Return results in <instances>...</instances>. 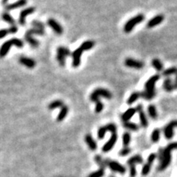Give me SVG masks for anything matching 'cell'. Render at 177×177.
<instances>
[{
	"mask_svg": "<svg viewBox=\"0 0 177 177\" xmlns=\"http://www.w3.org/2000/svg\"><path fill=\"white\" fill-rule=\"evenodd\" d=\"M163 88L167 92H171L172 90H175L174 84L172 83V80L170 78H167L163 82Z\"/></svg>",
	"mask_w": 177,
	"mask_h": 177,
	"instance_id": "21",
	"label": "cell"
},
{
	"mask_svg": "<svg viewBox=\"0 0 177 177\" xmlns=\"http://www.w3.org/2000/svg\"><path fill=\"white\" fill-rule=\"evenodd\" d=\"M152 65H153V67L157 72H161L162 70V68H163V65H162V62L160 61L159 59L157 58L153 59V61H152Z\"/></svg>",
	"mask_w": 177,
	"mask_h": 177,
	"instance_id": "27",
	"label": "cell"
},
{
	"mask_svg": "<svg viewBox=\"0 0 177 177\" xmlns=\"http://www.w3.org/2000/svg\"><path fill=\"white\" fill-rule=\"evenodd\" d=\"M100 96H103V97H104L107 99H111L112 98V94L108 90H105V89H103V88H98V89H96L91 94V95H90V100L92 101V102L97 103L98 101H100L99 100V97Z\"/></svg>",
	"mask_w": 177,
	"mask_h": 177,
	"instance_id": "3",
	"label": "cell"
},
{
	"mask_svg": "<svg viewBox=\"0 0 177 177\" xmlns=\"http://www.w3.org/2000/svg\"><path fill=\"white\" fill-rule=\"evenodd\" d=\"M67 113H68V108H67L66 105H64L62 108V109H61V112H60L58 115H57V121H63L64 118H66V116H67Z\"/></svg>",
	"mask_w": 177,
	"mask_h": 177,
	"instance_id": "22",
	"label": "cell"
},
{
	"mask_svg": "<svg viewBox=\"0 0 177 177\" xmlns=\"http://www.w3.org/2000/svg\"><path fill=\"white\" fill-rule=\"evenodd\" d=\"M94 41L93 40H87V41L84 42L81 45H80V49H82L83 51H87V50H90V49H93L94 46Z\"/></svg>",
	"mask_w": 177,
	"mask_h": 177,
	"instance_id": "23",
	"label": "cell"
},
{
	"mask_svg": "<svg viewBox=\"0 0 177 177\" xmlns=\"http://www.w3.org/2000/svg\"><path fill=\"white\" fill-rule=\"evenodd\" d=\"M131 149H129V148H124V149H122L120 151V153H119V154L121 155V156H126V155H127V154H129L130 153H131Z\"/></svg>",
	"mask_w": 177,
	"mask_h": 177,
	"instance_id": "43",
	"label": "cell"
},
{
	"mask_svg": "<svg viewBox=\"0 0 177 177\" xmlns=\"http://www.w3.org/2000/svg\"><path fill=\"white\" fill-rule=\"evenodd\" d=\"M85 139L86 143H87L88 146H89V148H90L91 150H95V149H97V144H96L94 139H93L91 135H90V134L86 135L85 137Z\"/></svg>",
	"mask_w": 177,
	"mask_h": 177,
	"instance_id": "18",
	"label": "cell"
},
{
	"mask_svg": "<svg viewBox=\"0 0 177 177\" xmlns=\"http://www.w3.org/2000/svg\"><path fill=\"white\" fill-rule=\"evenodd\" d=\"M175 127H177L176 120H175V121H171L167 126H166V127H165L164 135L167 139H172L173 135H174V132H173V128H175Z\"/></svg>",
	"mask_w": 177,
	"mask_h": 177,
	"instance_id": "10",
	"label": "cell"
},
{
	"mask_svg": "<svg viewBox=\"0 0 177 177\" xmlns=\"http://www.w3.org/2000/svg\"><path fill=\"white\" fill-rule=\"evenodd\" d=\"M122 142H123L124 148H126L128 146L130 142H131V135L128 132H126L122 136Z\"/></svg>",
	"mask_w": 177,
	"mask_h": 177,
	"instance_id": "33",
	"label": "cell"
},
{
	"mask_svg": "<svg viewBox=\"0 0 177 177\" xmlns=\"http://www.w3.org/2000/svg\"><path fill=\"white\" fill-rule=\"evenodd\" d=\"M148 112H149V114L150 116V117L153 120H156L157 118V109L155 108V106L151 104V105L149 106L148 108Z\"/></svg>",
	"mask_w": 177,
	"mask_h": 177,
	"instance_id": "25",
	"label": "cell"
},
{
	"mask_svg": "<svg viewBox=\"0 0 177 177\" xmlns=\"http://www.w3.org/2000/svg\"><path fill=\"white\" fill-rule=\"evenodd\" d=\"M25 37H26V41L31 44V46L32 47V48H37V47L39 46V43L36 39H35L33 38L32 35H31V34L29 33V32H27V31L26 32V35H25Z\"/></svg>",
	"mask_w": 177,
	"mask_h": 177,
	"instance_id": "20",
	"label": "cell"
},
{
	"mask_svg": "<svg viewBox=\"0 0 177 177\" xmlns=\"http://www.w3.org/2000/svg\"><path fill=\"white\" fill-rule=\"evenodd\" d=\"M177 74V68L176 67H171L168 69L165 70L164 72H162V75L164 76H170L171 75H176Z\"/></svg>",
	"mask_w": 177,
	"mask_h": 177,
	"instance_id": "32",
	"label": "cell"
},
{
	"mask_svg": "<svg viewBox=\"0 0 177 177\" xmlns=\"http://www.w3.org/2000/svg\"><path fill=\"white\" fill-rule=\"evenodd\" d=\"M107 132H108L107 126H101L100 128L98 129V139H103Z\"/></svg>",
	"mask_w": 177,
	"mask_h": 177,
	"instance_id": "34",
	"label": "cell"
},
{
	"mask_svg": "<svg viewBox=\"0 0 177 177\" xmlns=\"http://www.w3.org/2000/svg\"><path fill=\"white\" fill-rule=\"evenodd\" d=\"M27 32L31 34V35H44V31H42V30H39V29H31V30H29Z\"/></svg>",
	"mask_w": 177,
	"mask_h": 177,
	"instance_id": "38",
	"label": "cell"
},
{
	"mask_svg": "<svg viewBox=\"0 0 177 177\" xmlns=\"http://www.w3.org/2000/svg\"><path fill=\"white\" fill-rule=\"evenodd\" d=\"M27 3V0H17V2L11 4H7L5 7V9L7 11H11L13 9H17L19 8L23 7Z\"/></svg>",
	"mask_w": 177,
	"mask_h": 177,
	"instance_id": "15",
	"label": "cell"
},
{
	"mask_svg": "<svg viewBox=\"0 0 177 177\" xmlns=\"http://www.w3.org/2000/svg\"><path fill=\"white\" fill-rule=\"evenodd\" d=\"M8 32H9V34H12V35L17 33V26L13 25V26H11L10 28L8 29Z\"/></svg>",
	"mask_w": 177,
	"mask_h": 177,
	"instance_id": "47",
	"label": "cell"
},
{
	"mask_svg": "<svg viewBox=\"0 0 177 177\" xmlns=\"http://www.w3.org/2000/svg\"><path fill=\"white\" fill-rule=\"evenodd\" d=\"M140 97V94L138 92H135L133 93L130 96V98H128V100H127V103L128 104H132L134 103L135 101H137L139 99V98Z\"/></svg>",
	"mask_w": 177,
	"mask_h": 177,
	"instance_id": "31",
	"label": "cell"
},
{
	"mask_svg": "<svg viewBox=\"0 0 177 177\" xmlns=\"http://www.w3.org/2000/svg\"><path fill=\"white\" fill-rule=\"evenodd\" d=\"M139 119H140V123H141V126L143 127H147L148 125H149V122H148V119H147V116L145 115L144 111H141L139 112Z\"/></svg>",
	"mask_w": 177,
	"mask_h": 177,
	"instance_id": "28",
	"label": "cell"
},
{
	"mask_svg": "<svg viewBox=\"0 0 177 177\" xmlns=\"http://www.w3.org/2000/svg\"><path fill=\"white\" fill-rule=\"evenodd\" d=\"M123 126L125 128L128 129V130H131V131H138L139 130V126L138 125H136L135 123H132V122H130V121H127V122H124Z\"/></svg>",
	"mask_w": 177,
	"mask_h": 177,
	"instance_id": "30",
	"label": "cell"
},
{
	"mask_svg": "<svg viewBox=\"0 0 177 177\" xmlns=\"http://www.w3.org/2000/svg\"><path fill=\"white\" fill-rule=\"evenodd\" d=\"M140 96L142 98H144V99L146 100H151L154 98L155 94H150V93H148L146 91H143V92L140 93Z\"/></svg>",
	"mask_w": 177,
	"mask_h": 177,
	"instance_id": "35",
	"label": "cell"
},
{
	"mask_svg": "<svg viewBox=\"0 0 177 177\" xmlns=\"http://www.w3.org/2000/svg\"><path fill=\"white\" fill-rule=\"evenodd\" d=\"M13 45V39H11L10 40L8 41H6L3 43V44L1 47L0 49V57H5L7 54L8 53V52L10 50L11 47Z\"/></svg>",
	"mask_w": 177,
	"mask_h": 177,
	"instance_id": "13",
	"label": "cell"
},
{
	"mask_svg": "<svg viewBox=\"0 0 177 177\" xmlns=\"http://www.w3.org/2000/svg\"><path fill=\"white\" fill-rule=\"evenodd\" d=\"M144 18H145V17H144V15H143V14H138V15L135 16V17L131 18V19L125 24V26H124V31H125L126 33H130V32L135 28V26L136 25L141 23L142 21H144Z\"/></svg>",
	"mask_w": 177,
	"mask_h": 177,
	"instance_id": "2",
	"label": "cell"
},
{
	"mask_svg": "<svg viewBox=\"0 0 177 177\" xmlns=\"http://www.w3.org/2000/svg\"><path fill=\"white\" fill-rule=\"evenodd\" d=\"M48 25L49 26V27L51 29H53L55 33L57 34V35H62V32H63V29L61 26V25L53 18H50L48 20Z\"/></svg>",
	"mask_w": 177,
	"mask_h": 177,
	"instance_id": "12",
	"label": "cell"
},
{
	"mask_svg": "<svg viewBox=\"0 0 177 177\" xmlns=\"http://www.w3.org/2000/svg\"><path fill=\"white\" fill-rule=\"evenodd\" d=\"M135 108H129L128 110H126V112H125L122 114V116H121V120H122L124 122H127V121H129V120L135 114Z\"/></svg>",
	"mask_w": 177,
	"mask_h": 177,
	"instance_id": "17",
	"label": "cell"
},
{
	"mask_svg": "<svg viewBox=\"0 0 177 177\" xmlns=\"http://www.w3.org/2000/svg\"><path fill=\"white\" fill-rule=\"evenodd\" d=\"M125 64H126V66L127 67L135 68V69H142L144 66L143 62H141V61H137L135 59L131 58V57H128V58L126 59Z\"/></svg>",
	"mask_w": 177,
	"mask_h": 177,
	"instance_id": "7",
	"label": "cell"
},
{
	"mask_svg": "<svg viewBox=\"0 0 177 177\" xmlns=\"http://www.w3.org/2000/svg\"><path fill=\"white\" fill-rule=\"evenodd\" d=\"M116 139H117V135L116 133L112 134L110 139L104 144V146H103V149H102V151H103V153H108L110 150H112L113 147H114V145H115Z\"/></svg>",
	"mask_w": 177,
	"mask_h": 177,
	"instance_id": "11",
	"label": "cell"
},
{
	"mask_svg": "<svg viewBox=\"0 0 177 177\" xmlns=\"http://www.w3.org/2000/svg\"><path fill=\"white\" fill-rule=\"evenodd\" d=\"M151 167L152 165L148 163V162H147L146 164H144V166L142 168V175H147L149 174L150 170H151Z\"/></svg>",
	"mask_w": 177,
	"mask_h": 177,
	"instance_id": "37",
	"label": "cell"
},
{
	"mask_svg": "<svg viewBox=\"0 0 177 177\" xmlns=\"http://www.w3.org/2000/svg\"><path fill=\"white\" fill-rule=\"evenodd\" d=\"M9 32H8V29H2L0 30V39L4 38L6 35H8Z\"/></svg>",
	"mask_w": 177,
	"mask_h": 177,
	"instance_id": "46",
	"label": "cell"
},
{
	"mask_svg": "<svg viewBox=\"0 0 177 177\" xmlns=\"http://www.w3.org/2000/svg\"><path fill=\"white\" fill-rule=\"evenodd\" d=\"M159 79V75H154L152 77H150L149 80H147V82L145 83V91L148 93H150V94H156V92H155V84Z\"/></svg>",
	"mask_w": 177,
	"mask_h": 177,
	"instance_id": "5",
	"label": "cell"
},
{
	"mask_svg": "<svg viewBox=\"0 0 177 177\" xmlns=\"http://www.w3.org/2000/svg\"><path fill=\"white\" fill-rule=\"evenodd\" d=\"M103 175H104V171H103V169L100 168L96 171L91 173L88 177H103Z\"/></svg>",
	"mask_w": 177,
	"mask_h": 177,
	"instance_id": "36",
	"label": "cell"
},
{
	"mask_svg": "<svg viewBox=\"0 0 177 177\" xmlns=\"http://www.w3.org/2000/svg\"><path fill=\"white\" fill-rule=\"evenodd\" d=\"M63 106H64V103H63L62 100H56L52 102L49 105L48 108H49V110H53V109H55V108H62Z\"/></svg>",
	"mask_w": 177,
	"mask_h": 177,
	"instance_id": "26",
	"label": "cell"
},
{
	"mask_svg": "<svg viewBox=\"0 0 177 177\" xmlns=\"http://www.w3.org/2000/svg\"><path fill=\"white\" fill-rule=\"evenodd\" d=\"M2 18H3V20L6 22H8V23L11 24L12 26H13L14 24H15V20H14V18L12 17V16L8 13H3L2 14Z\"/></svg>",
	"mask_w": 177,
	"mask_h": 177,
	"instance_id": "24",
	"label": "cell"
},
{
	"mask_svg": "<svg viewBox=\"0 0 177 177\" xmlns=\"http://www.w3.org/2000/svg\"><path fill=\"white\" fill-rule=\"evenodd\" d=\"M8 1H9V0H3V1H2V3H3V5H7V3H8Z\"/></svg>",
	"mask_w": 177,
	"mask_h": 177,
	"instance_id": "50",
	"label": "cell"
},
{
	"mask_svg": "<svg viewBox=\"0 0 177 177\" xmlns=\"http://www.w3.org/2000/svg\"><path fill=\"white\" fill-rule=\"evenodd\" d=\"M163 20H164V16L163 15L155 16L154 17H153L152 19L149 20L148 24H147V26H148V28H153L154 26H156L162 23Z\"/></svg>",
	"mask_w": 177,
	"mask_h": 177,
	"instance_id": "14",
	"label": "cell"
},
{
	"mask_svg": "<svg viewBox=\"0 0 177 177\" xmlns=\"http://www.w3.org/2000/svg\"><path fill=\"white\" fill-rule=\"evenodd\" d=\"M71 55V52L67 48L65 47H59L57 50V59L59 64L63 67L66 62V57Z\"/></svg>",
	"mask_w": 177,
	"mask_h": 177,
	"instance_id": "4",
	"label": "cell"
},
{
	"mask_svg": "<svg viewBox=\"0 0 177 177\" xmlns=\"http://www.w3.org/2000/svg\"><path fill=\"white\" fill-rule=\"evenodd\" d=\"M103 109V104L102 103L101 101H98L96 103V107H95V112L99 113L102 112V110Z\"/></svg>",
	"mask_w": 177,
	"mask_h": 177,
	"instance_id": "41",
	"label": "cell"
},
{
	"mask_svg": "<svg viewBox=\"0 0 177 177\" xmlns=\"http://www.w3.org/2000/svg\"><path fill=\"white\" fill-rule=\"evenodd\" d=\"M157 157V155L155 153H151L150 155L149 156V157H148V160H147V162L148 163H149V164H151L152 163L154 162V160L156 159Z\"/></svg>",
	"mask_w": 177,
	"mask_h": 177,
	"instance_id": "44",
	"label": "cell"
},
{
	"mask_svg": "<svg viewBox=\"0 0 177 177\" xmlns=\"http://www.w3.org/2000/svg\"><path fill=\"white\" fill-rule=\"evenodd\" d=\"M160 134H161V131H160L159 129H155V130L153 131V133H152V141L153 142V143H157V142L159 141Z\"/></svg>",
	"mask_w": 177,
	"mask_h": 177,
	"instance_id": "29",
	"label": "cell"
},
{
	"mask_svg": "<svg viewBox=\"0 0 177 177\" xmlns=\"http://www.w3.org/2000/svg\"><path fill=\"white\" fill-rule=\"evenodd\" d=\"M35 8H34V7L27 8L21 11V13H20V16H19V21H19V24L21 25V26H24L26 24V17L35 13Z\"/></svg>",
	"mask_w": 177,
	"mask_h": 177,
	"instance_id": "8",
	"label": "cell"
},
{
	"mask_svg": "<svg viewBox=\"0 0 177 177\" xmlns=\"http://www.w3.org/2000/svg\"><path fill=\"white\" fill-rule=\"evenodd\" d=\"M130 175L131 177H135L136 175V168L135 165L130 166Z\"/></svg>",
	"mask_w": 177,
	"mask_h": 177,
	"instance_id": "45",
	"label": "cell"
},
{
	"mask_svg": "<svg viewBox=\"0 0 177 177\" xmlns=\"http://www.w3.org/2000/svg\"><path fill=\"white\" fill-rule=\"evenodd\" d=\"M136 112H141V111H143V106L141 105V104H139V105L136 107Z\"/></svg>",
	"mask_w": 177,
	"mask_h": 177,
	"instance_id": "48",
	"label": "cell"
},
{
	"mask_svg": "<svg viewBox=\"0 0 177 177\" xmlns=\"http://www.w3.org/2000/svg\"><path fill=\"white\" fill-rule=\"evenodd\" d=\"M95 161L98 162V164H99L102 169H104V167L107 166L105 163V161H103L102 157L100 156H96L95 157Z\"/></svg>",
	"mask_w": 177,
	"mask_h": 177,
	"instance_id": "39",
	"label": "cell"
},
{
	"mask_svg": "<svg viewBox=\"0 0 177 177\" xmlns=\"http://www.w3.org/2000/svg\"><path fill=\"white\" fill-rule=\"evenodd\" d=\"M105 163L107 166L110 167L111 170H112L113 171L118 172V173H121V174H125V173H126V167H124L123 166L120 164L119 162H115V161L106 160Z\"/></svg>",
	"mask_w": 177,
	"mask_h": 177,
	"instance_id": "6",
	"label": "cell"
},
{
	"mask_svg": "<svg viewBox=\"0 0 177 177\" xmlns=\"http://www.w3.org/2000/svg\"><path fill=\"white\" fill-rule=\"evenodd\" d=\"M177 149V142L175 143H171V144H168L164 149H163V157H162V161L160 162L159 166L157 167V169L159 171H162L167 168L171 163V152L173 149Z\"/></svg>",
	"mask_w": 177,
	"mask_h": 177,
	"instance_id": "1",
	"label": "cell"
},
{
	"mask_svg": "<svg viewBox=\"0 0 177 177\" xmlns=\"http://www.w3.org/2000/svg\"><path fill=\"white\" fill-rule=\"evenodd\" d=\"M139 164V163H143V158H142V157L140 155H135L132 157H131L130 159L127 161V165H128L129 167L130 166H132V165L135 164Z\"/></svg>",
	"mask_w": 177,
	"mask_h": 177,
	"instance_id": "19",
	"label": "cell"
},
{
	"mask_svg": "<svg viewBox=\"0 0 177 177\" xmlns=\"http://www.w3.org/2000/svg\"><path fill=\"white\" fill-rule=\"evenodd\" d=\"M83 50L80 48L76 49L72 53V66L74 67H78L80 65L81 61V56H82Z\"/></svg>",
	"mask_w": 177,
	"mask_h": 177,
	"instance_id": "9",
	"label": "cell"
},
{
	"mask_svg": "<svg viewBox=\"0 0 177 177\" xmlns=\"http://www.w3.org/2000/svg\"><path fill=\"white\" fill-rule=\"evenodd\" d=\"M19 62L24 65L25 67H28V68H34L35 67V60L29 57H21L19 58Z\"/></svg>",
	"mask_w": 177,
	"mask_h": 177,
	"instance_id": "16",
	"label": "cell"
},
{
	"mask_svg": "<svg viewBox=\"0 0 177 177\" xmlns=\"http://www.w3.org/2000/svg\"><path fill=\"white\" fill-rule=\"evenodd\" d=\"M31 24L33 25L35 27V29H39V30H42V31H44V24L42 23V22H40V21H34L31 22Z\"/></svg>",
	"mask_w": 177,
	"mask_h": 177,
	"instance_id": "40",
	"label": "cell"
},
{
	"mask_svg": "<svg viewBox=\"0 0 177 177\" xmlns=\"http://www.w3.org/2000/svg\"><path fill=\"white\" fill-rule=\"evenodd\" d=\"M174 88L175 89H177V74L175 75V80L174 83Z\"/></svg>",
	"mask_w": 177,
	"mask_h": 177,
	"instance_id": "49",
	"label": "cell"
},
{
	"mask_svg": "<svg viewBox=\"0 0 177 177\" xmlns=\"http://www.w3.org/2000/svg\"><path fill=\"white\" fill-rule=\"evenodd\" d=\"M107 129H108V131H110L112 134H115L116 131V126L115 124H108L107 125Z\"/></svg>",
	"mask_w": 177,
	"mask_h": 177,
	"instance_id": "42",
	"label": "cell"
}]
</instances>
